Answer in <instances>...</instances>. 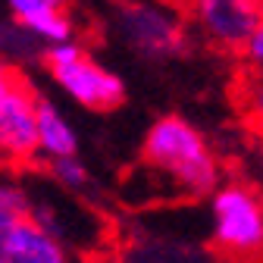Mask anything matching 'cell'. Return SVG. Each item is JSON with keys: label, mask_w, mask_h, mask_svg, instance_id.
<instances>
[{"label": "cell", "mask_w": 263, "mask_h": 263, "mask_svg": "<svg viewBox=\"0 0 263 263\" xmlns=\"http://www.w3.org/2000/svg\"><path fill=\"white\" fill-rule=\"evenodd\" d=\"M144 163L179 197H210L219 182V160L204 132L182 116L157 119L141 144Z\"/></svg>", "instance_id": "obj_1"}, {"label": "cell", "mask_w": 263, "mask_h": 263, "mask_svg": "<svg viewBox=\"0 0 263 263\" xmlns=\"http://www.w3.org/2000/svg\"><path fill=\"white\" fill-rule=\"evenodd\" d=\"M210 238L232 263L263 257V188L248 182H222L210 194Z\"/></svg>", "instance_id": "obj_2"}, {"label": "cell", "mask_w": 263, "mask_h": 263, "mask_svg": "<svg viewBox=\"0 0 263 263\" xmlns=\"http://www.w3.org/2000/svg\"><path fill=\"white\" fill-rule=\"evenodd\" d=\"M44 66L53 85L85 110H113L122 104L125 85L107 66L91 57L79 41H66L57 47H44Z\"/></svg>", "instance_id": "obj_3"}, {"label": "cell", "mask_w": 263, "mask_h": 263, "mask_svg": "<svg viewBox=\"0 0 263 263\" xmlns=\"http://www.w3.org/2000/svg\"><path fill=\"white\" fill-rule=\"evenodd\" d=\"M38 107L41 94L19 69L7 66L0 82V144L7 163L38 160Z\"/></svg>", "instance_id": "obj_4"}, {"label": "cell", "mask_w": 263, "mask_h": 263, "mask_svg": "<svg viewBox=\"0 0 263 263\" xmlns=\"http://www.w3.org/2000/svg\"><path fill=\"white\" fill-rule=\"evenodd\" d=\"M260 16L263 7L254 0H188L194 35L226 53H245Z\"/></svg>", "instance_id": "obj_5"}, {"label": "cell", "mask_w": 263, "mask_h": 263, "mask_svg": "<svg viewBox=\"0 0 263 263\" xmlns=\"http://www.w3.org/2000/svg\"><path fill=\"white\" fill-rule=\"evenodd\" d=\"M116 25L122 41L144 57H170L182 47V22L163 7H128Z\"/></svg>", "instance_id": "obj_6"}, {"label": "cell", "mask_w": 263, "mask_h": 263, "mask_svg": "<svg viewBox=\"0 0 263 263\" xmlns=\"http://www.w3.org/2000/svg\"><path fill=\"white\" fill-rule=\"evenodd\" d=\"M0 263H79V254L69 241L28 216L0 229Z\"/></svg>", "instance_id": "obj_7"}, {"label": "cell", "mask_w": 263, "mask_h": 263, "mask_svg": "<svg viewBox=\"0 0 263 263\" xmlns=\"http://www.w3.org/2000/svg\"><path fill=\"white\" fill-rule=\"evenodd\" d=\"M13 25L44 47L76 41V22L66 0H7Z\"/></svg>", "instance_id": "obj_8"}, {"label": "cell", "mask_w": 263, "mask_h": 263, "mask_svg": "<svg viewBox=\"0 0 263 263\" xmlns=\"http://www.w3.org/2000/svg\"><path fill=\"white\" fill-rule=\"evenodd\" d=\"M38 157L47 163L79 157V132L50 97H41L38 107Z\"/></svg>", "instance_id": "obj_9"}, {"label": "cell", "mask_w": 263, "mask_h": 263, "mask_svg": "<svg viewBox=\"0 0 263 263\" xmlns=\"http://www.w3.org/2000/svg\"><path fill=\"white\" fill-rule=\"evenodd\" d=\"M31 216V191L22 182L7 179L0 188V229H10Z\"/></svg>", "instance_id": "obj_10"}, {"label": "cell", "mask_w": 263, "mask_h": 263, "mask_svg": "<svg viewBox=\"0 0 263 263\" xmlns=\"http://www.w3.org/2000/svg\"><path fill=\"white\" fill-rule=\"evenodd\" d=\"M238 104L245 119L263 132V69H245L238 82Z\"/></svg>", "instance_id": "obj_11"}, {"label": "cell", "mask_w": 263, "mask_h": 263, "mask_svg": "<svg viewBox=\"0 0 263 263\" xmlns=\"http://www.w3.org/2000/svg\"><path fill=\"white\" fill-rule=\"evenodd\" d=\"M122 263H207L201 251L191 248H173V245H157V248H135L128 251Z\"/></svg>", "instance_id": "obj_12"}, {"label": "cell", "mask_w": 263, "mask_h": 263, "mask_svg": "<svg viewBox=\"0 0 263 263\" xmlns=\"http://www.w3.org/2000/svg\"><path fill=\"white\" fill-rule=\"evenodd\" d=\"M47 170H50V179L63 188V191H85L88 188V170H85V163L79 157H66V160H53L47 163Z\"/></svg>", "instance_id": "obj_13"}, {"label": "cell", "mask_w": 263, "mask_h": 263, "mask_svg": "<svg viewBox=\"0 0 263 263\" xmlns=\"http://www.w3.org/2000/svg\"><path fill=\"white\" fill-rule=\"evenodd\" d=\"M241 57H245L248 69H263V16H260V22H257V28H254V35H251Z\"/></svg>", "instance_id": "obj_14"}, {"label": "cell", "mask_w": 263, "mask_h": 263, "mask_svg": "<svg viewBox=\"0 0 263 263\" xmlns=\"http://www.w3.org/2000/svg\"><path fill=\"white\" fill-rule=\"evenodd\" d=\"M254 4H260V7H263V0H254Z\"/></svg>", "instance_id": "obj_15"}]
</instances>
